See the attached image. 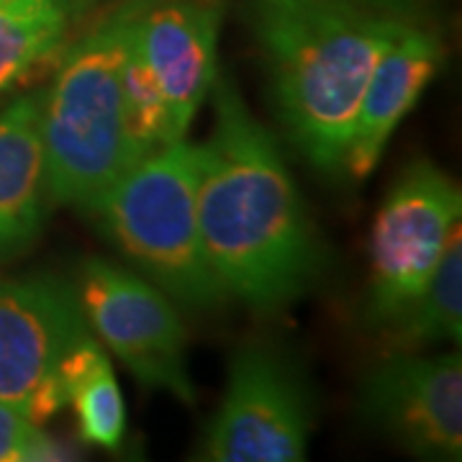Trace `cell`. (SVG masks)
Wrapping results in <instances>:
<instances>
[{
  "label": "cell",
  "instance_id": "e0dca14e",
  "mask_svg": "<svg viewBox=\"0 0 462 462\" xmlns=\"http://www.w3.org/2000/svg\"><path fill=\"white\" fill-rule=\"evenodd\" d=\"M65 447L32 424L23 413L0 403V462L62 460Z\"/></svg>",
  "mask_w": 462,
  "mask_h": 462
},
{
  "label": "cell",
  "instance_id": "3957f363",
  "mask_svg": "<svg viewBox=\"0 0 462 462\" xmlns=\"http://www.w3.org/2000/svg\"><path fill=\"white\" fill-rule=\"evenodd\" d=\"M134 3L126 0L62 54L42 93V136L51 206L93 211L106 190L136 165L126 126L124 60Z\"/></svg>",
  "mask_w": 462,
  "mask_h": 462
},
{
  "label": "cell",
  "instance_id": "8992f818",
  "mask_svg": "<svg viewBox=\"0 0 462 462\" xmlns=\"http://www.w3.org/2000/svg\"><path fill=\"white\" fill-rule=\"evenodd\" d=\"M85 321L147 388L196 403L185 363V327L175 300L139 273L90 257L75 285Z\"/></svg>",
  "mask_w": 462,
  "mask_h": 462
},
{
  "label": "cell",
  "instance_id": "52a82bcc",
  "mask_svg": "<svg viewBox=\"0 0 462 462\" xmlns=\"http://www.w3.org/2000/svg\"><path fill=\"white\" fill-rule=\"evenodd\" d=\"M314 411L309 388L288 357L247 345L231 360L226 393L206 430L203 460L300 462L309 452Z\"/></svg>",
  "mask_w": 462,
  "mask_h": 462
},
{
  "label": "cell",
  "instance_id": "2e32d148",
  "mask_svg": "<svg viewBox=\"0 0 462 462\" xmlns=\"http://www.w3.org/2000/svg\"><path fill=\"white\" fill-rule=\"evenodd\" d=\"M69 406L75 409L78 431L88 445L121 449L126 437V403L111 363L103 365L72 391Z\"/></svg>",
  "mask_w": 462,
  "mask_h": 462
},
{
  "label": "cell",
  "instance_id": "7a4b0ae2",
  "mask_svg": "<svg viewBox=\"0 0 462 462\" xmlns=\"http://www.w3.org/2000/svg\"><path fill=\"white\" fill-rule=\"evenodd\" d=\"M247 18L282 126L311 165L339 170L373 69L409 23L349 0H249Z\"/></svg>",
  "mask_w": 462,
  "mask_h": 462
},
{
  "label": "cell",
  "instance_id": "d6986e66",
  "mask_svg": "<svg viewBox=\"0 0 462 462\" xmlns=\"http://www.w3.org/2000/svg\"><path fill=\"white\" fill-rule=\"evenodd\" d=\"M349 3H360V5H367V8H375V3H380V0H349Z\"/></svg>",
  "mask_w": 462,
  "mask_h": 462
},
{
  "label": "cell",
  "instance_id": "277c9868",
  "mask_svg": "<svg viewBox=\"0 0 462 462\" xmlns=\"http://www.w3.org/2000/svg\"><path fill=\"white\" fill-rule=\"evenodd\" d=\"M200 147L185 136L142 157L96 203L100 226L124 257L190 311L226 300L206 257L199 221Z\"/></svg>",
  "mask_w": 462,
  "mask_h": 462
},
{
  "label": "cell",
  "instance_id": "ac0fdd59",
  "mask_svg": "<svg viewBox=\"0 0 462 462\" xmlns=\"http://www.w3.org/2000/svg\"><path fill=\"white\" fill-rule=\"evenodd\" d=\"M65 3L72 8V14H78V11H83L85 5H88V3H93V0H65Z\"/></svg>",
  "mask_w": 462,
  "mask_h": 462
},
{
  "label": "cell",
  "instance_id": "ba28073f",
  "mask_svg": "<svg viewBox=\"0 0 462 462\" xmlns=\"http://www.w3.org/2000/svg\"><path fill=\"white\" fill-rule=\"evenodd\" d=\"M363 411L411 455L462 457V357L393 355L365 375Z\"/></svg>",
  "mask_w": 462,
  "mask_h": 462
},
{
  "label": "cell",
  "instance_id": "8fae6325",
  "mask_svg": "<svg viewBox=\"0 0 462 462\" xmlns=\"http://www.w3.org/2000/svg\"><path fill=\"white\" fill-rule=\"evenodd\" d=\"M442 65L439 42L419 26H406L396 44L380 57L365 88L355 129L346 142L342 167L355 180H365L385 152L398 124L421 98Z\"/></svg>",
  "mask_w": 462,
  "mask_h": 462
},
{
  "label": "cell",
  "instance_id": "5bb4252c",
  "mask_svg": "<svg viewBox=\"0 0 462 462\" xmlns=\"http://www.w3.org/2000/svg\"><path fill=\"white\" fill-rule=\"evenodd\" d=\"M401 346L455 342L462 337V239L460 226L447 239V247L421 293L409 309L388 324Z\"/></svg>",
  "mask_w": 462,
  "mask_h": 462
},
{
  "label": "cell",
  "instance_id": "6da1fadb",
  "mask_svg": "<svg viewBox=\"0 0 462 462\" xmlns=\"http://www.w3.org/2000/svg\"><path fill=\"white\" fill-rule=\"evenodd\" d=\"M214 132L200 147L199 221L226 298L278 311L311 291L324 252L275 139L216 75Z\"/></svg>",
  "mask_w": 462,
  "mask_h": 462
},
{
  "label": "cell",
  "instance_id": "5b68a950",
  "mask_svg": "<svg viewBox=\"0 0 462 462\" xmlns=\"http://www.w3.org/2000/svg\"><path fill=\"white\" fill-rule=\"evenodd\" d=\"M460 185L431 162H416L383 200L370 236V300L373 324L388 327L409 309L431 278L460 226Z\"/></svg>",
  "mask_w": 462,
  "mask_h": 462
},
{
  "label": "cell",
  "instance_id": "9a60e30c",
  "mask_svg": "<svg viewBox=\"0 0 462 462\" xmlns=\"http://www.w3.org/2000/svg\"><path fill=\"white\" fill-rule=\"evenodd\" d=\"M124 100H126V126H129L136 160L178 142L172 136V126H170L165 93L160 88L154 69L149 65L147 54L139 44V36L134 29V16L132 36H129L126 60H124Z\"/></svg>",
  "mask_w": 462,
  "mask_h": 462
},
{
  "label": "cell",
  "instance_id": "9c48e42d",
  "mask_svg": "<svg viewBox=\"0 0 462 462\" xmlns=\"http://www.w3.org/2000/svg\"><path fill=\"white\" fill-rule=\"evenodd\" d=\"M88 331L72 282L32 275L0 285V403L26 416L62 355Z\"/></svg>",
  "mask_w": 462,
  "mask_h": 462
},
{
  "label": "cell",
  "instance_id": "30bf717a",
  "mask_svg": "<svg viewBox=\"0 0 462 462\" xmlns=\"http://www.w3.org/2000/svg\"><path fill=\"white\" fill-rule=\"evenodd\" d=\"M134 29L182 139L218 75L221 0H134Z\"/></svg>",
  "mask_w": 462,
  "mask_h": 462
},
{
  "label": "cell",
  "instance_id": "4fadbf2b",
  "mask_svg": "<svg viewBox=\"0 0 462 462\" xmlns=\"http://www.w3.org/2000/svg\"><path fill=\"white\" fill-rule=\"evenodd\" d=\"M72 16L65 0H0V96L60 51Z\"/></svg>",
  "mask_w": 462,
  "mask_h": 462
},
{
  "label": "cell",
  "instance_id": "7c38bea8",
  "mask_svg": "<svg viewBox=\"0 0 462 462\" xmlns=\"http://www.w3.org/2000/svg\"><path fill=\"white\" fill-rule=\"evenodd\" d=\"M50 206L42 93H29L0 111V254L32 247Z\"/></svg>",
  "mask_w": 462,
  "mask_h": 462
}]
</instances>
